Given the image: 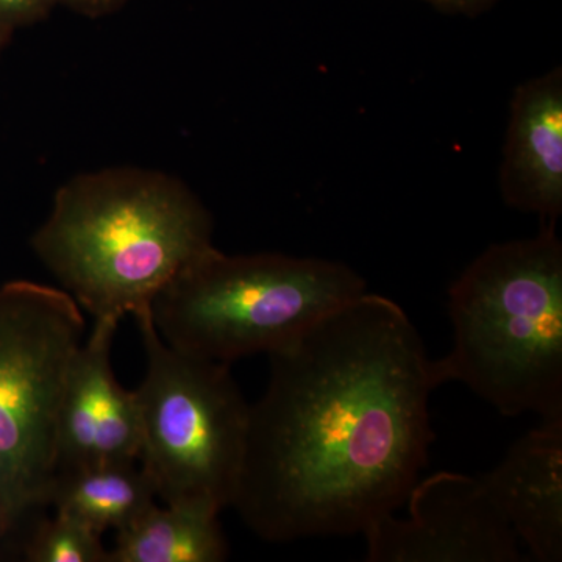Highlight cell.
Masks as SVG:
<instances>
[{"label":"cell","instance_id":"cell-12","mask_svg":"<svg viewBox=\"0 0 562 562\" xmlns=\"http://www.w3.org/2000/svg\"><path fill=\"white\" fill-rule=\"evenodd\" d=\"M227 557L220 513L155 505L116 532L106 562H221Z\"/></svg>","mask_w":562,"mask_h":562},{"label":"cell","instance_id":"cell-15","mask_svg":"<svg viewBox=\"0 0 562 562\" xmlns=\"http://www.w3.org/2000/svg\"><path fill=\"white\" fill-rule=\"evenodd\" d=\"M436 10L454 16L475 18L497 5L501 0H422Z\"/></svg>","mask_w":562,"mask_h":562},{"label":"cell","instance_id":"cell-5","mask_svg":"<svg viewBox=\"0 0 562 562\" xmlns=\"http://www.w3.org/2000/svg\"><path fill=\"white\" fill-rule=\"evenodd\" d=\"M146 375L138 390L140 468L162 505L222 513L241 479L250 403L222 364L162 341L149 310L136 314Z\"/></svg>","mask_w":562,"mask_h":562},{"label":"cell","instance_id":"cell-10","mask_svg":"<svg viewBox=\"0 0 562 562\" xmlns=\"http://www.w3.org/2000/svg\"><path fill=\"white\" fill-rule=\"evenodd\" d=\"M535 561L562 560V419L541 420L480 475Z\"/></svg>","mask_w":562,"mask_h":562},{"label":"cell","instance_id":"cell-4","mask_svg":"<svg viewBox=\"0 0 562 562\" xmlns=\"http://www.w3.org/2000/svg\"><path fill=\"white\" fill-rule=\"evenodd\" d=\"M366 291L344 262L214 247L162 288L149 314L173 349L232 364L284 349Z\"/></svg>","mask_w":562,"mask_h":562},{"label":"cell","instance_id":"cell-1","mask_svg":"<svg viewBox=\"0 0 562 562\" xmlns=\"http://www.w3.org/2000/svg\"><path fill=\"white\" fill-rule=\"evenodd\" d=\"M233 509L262 541L362 535L397 512L435 442L439 383L398 303L366 291L269 355Z\"/></svg>","mask_w":562,"mask_h":562},{"label":"cell","instance_id":"cell-3","mask_svg":"<svg viewBox=\"0 0 562 562\" xmlns=\"http://www.w3.org/2000/svg\"><path fill=\"white\" fill-rule=\"evenodd\" d=\"M452 349L439 386L464 384L503 416L562 419V243L557 225L491 244L449 290Z\"/></svg>","mask_w":562,"mask_h":562},{"label":"cell","instance_id":"cell-13","mask_svg":"<svg viewBox=\"0 0 562 562\" xmlns=\"http://www.w3.org/2000/svg\"><path fill=\"white\" fill-rule=\"evenodd\" d=\"M33 562H106L102 535L80 520L55 513L36 532L29 549Z\"/></svg>","mask_w":562,"mask_h":562},{"label":"cell","instance_id":"cell-16","mask_svg":"<svg viewBox=\"0 0 562 562\" xmlns=\"http://www.w3.org/2000/svg\"><path fill=\"white\" fill-rule=\"evenodd\" d=\"M127 0H58V5L68 7L81 16L101 18L121 9Z\"/></svg>","mask_w":562,"mask_h":562},{"label":"cell","instance_id":"cell-9","mask_svg":"<svg viewBox=\"0 0 562 562\" xmlns=\"http://www.w3.org/2000/svg\"><path fill=\"white\" fill-rule=\"evenodd\" d=\"M498 188L503 202L557 225L562 214V68L513 92Z\"/></svg>","mask_w":562,"mask_h":562},{"label":"cell","instance_id":"cell-8","mask_svg":"<svg viewBox=\"0 0 562 562\" xmlns=\"http://www.w3.org/2000/svg\"><path fill=\"white\" fill-rule=\"evenodd\" d=\"M120 322L94 319L70 362L58 416V469L139 461L135 391L121 386L111 366Z\"/></svg>","mask_w":562,"mask_h":562},{"label":"cell","instance_id":"cell-2","mask_svg":"<svg viewBox=\"0 0 562 562\" xmlns=\"http://www.w3.org/2000/svg\"><path fill=\"white\" fill-rule=\"evenodd\" d=\"M33 247L92 319L121 321L214 249L213 220L179 177L117 166L61 184Z\"/></svg>","mask_w":562,"mask_h":562},{"label":"cell","instance_id":"cell-11","mask_svg":"<svg viewBox=\"0 0 562 562\" xmlns=\"http://www.w3.org/2000/svg\"><path fill=\"white\" fill-rule=\"evenodd\" d=\"M157 498L150 476L136 462H105L58 469L49 505L103 535L136 522Z\"/></svg>","mask_w":562,"mask_h":562},{"label":"cell","instance_id":"cell-14","mask_svg":"<svg viewBox=\"0 0 562 562\" xmlns=\"http://www.w3.org/2000/svg\"><path fill=\"white\" fill-rule=\"evenodd\" d=\"M58 5V0H0V21L32 22L43 20Z\"/></svg>","mask_w":562,"mask_h":562},{"label":"cell","instance_id":"cell-6","mask_svg":"<svg viewBox=\"0 0 562 562\" xmlns=\"http://www.w3.org/2000/svg\"><path fill=\"white\" fill-rule=\"evenodd\" d=\"M85 321L61 288L16 281L0 291V530L49 506L58 416Z\"/></svg>","mask_w":562,"mask_h":562},{"label":"cell","instance_id":"cell-7","mask_svg":"<svg viewBox=\"0 0 562 562\" xmlns=\"http://www.w3.org/2000/svg\"><path fill=\"white\" fill-rule=\"evenodd\" d=\"M408 517H380L362 536L368 562H520L522 543L480 476L438 472L417 480Z\"/></svg>","mask_w":562,"mask_h":562}]
</instances>
